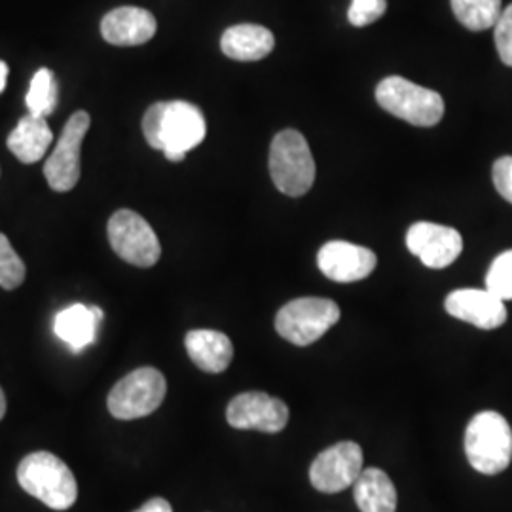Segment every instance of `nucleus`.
I'll return each mask as SVG.
<instances>
[{
    "label": "nucleus",
    "instance_id": "obj_10",
    "mask_svg": "<svg viewBox=\"0 0 512 512\" xmlns=\"http://www.w3.org/2000/svg\"><path fill=\"white\" fill-rule=\"evenodd\" d=\"M363 450L357 442H338L323 450L311 463L310 480L323 494H338L355 484L363 473Z\"/></svg>",
    "mask_w": 512,
    "mask_h": 512
},
{
    "label": "nucleus",
    "instance_id": "obj_11",
    "mask_svg": "<svg viewBox=\"0 0 512 512\" xmlns=\"http://www.w3.org/2000/svg\"><path fill=\"white\" fill-rule=\"evenodd\" d=\"M226 420L236 429L279 433L289 423V406L264 391H247L230 401Z\"/></svg>",
    "mask_w": 512,
    "mask_h": 512
},
{
    "label": "nucleus",
    "instance_id": "obj_15",
    "mask_svg": "<svg viewBox=\"0 0 512 512\" xmlns=\"http://www.w3.org/2000/svg\"><path fill=\"white\" fill-rule=\"evenodd\" d=\"M156 18L137 6H120L110 10L101 21V35L112 46H141L156 35Z\"/></svg>",
    "mask_w": 512,
    "mask_h": 512
},
{
    "label": "nucleus",
    "instance_id": "obj_26",
    "mask_svg": "<svg viewBox=\"0 0 512 512\" xmlns=\"http://www.w3.org/2000/svg\"><path fill=\"white\" fill-rule=\"evenodd\" d=\"M495 46L501 61L512 67V4L503 10L495 23Z\"/></svg>",
    "mask_w": 512,
    "mask_h": 512
},
{
    "label": "nucleus",
    "instance_id": "obj_17",
    "mask_svg": "<svg viewBox=\"0 0 512 512\" xmlns=\"http://www.w3.org/2000/svg\"><path fill=\"white\" fill-rule=\"evenodd\" d=\"M105 313L97 306L73 304L57 313L55 317V334L73 351H82L93 344L99 325L103 323Z\"/></svg>",
    "mask_w": 512,
    "mask_h": 512
},
{
    "label": "nucleus",
    "instance_id": "obj_6",
    "mask_svg": "<svg viewBox=\"0 0 512 512\" xmlns=\"http://www.w3.org/2000/svg\"><path fill=\"white\" fill-rule=\"evenodd\" d=\"M340 321V308L329 298H296L275 315L279 336L294 346H311Z\"/></svg>",
    "mask_w": 512,
    "mask_h": 512
},
{
    "label": "nucleus",
    "instance_id": "obj_1",
    "mask_svg": "<svg viewBox=\"0 0 512 512\" xmlns=\"http://www.w3.org/2000/svg\"><path fill=\"white\" fill-rule=\"evenodd\" d=\"M143 135L154 150H162L169 162H183L200 147L207 135L202 110L186 101H160L143 116Z\"/></svg>",
    "mask_w": 512,
    "mask_h": 512
},
{
    "label": "nucleus",
    "instance_id": "obj_4",
    "mask_svg": "<svg viewBox=\"0 0 512 512\" xmlns=\"http://www.w3.org/2000/svg\"><path fill=\"white\" fill-rule=\"evenodd\" d=\"M270 175L277 190L298 198L315 183V160L310 145L296 129L279 131L270 147Z\"/></svg>",
    "mask_w": 512,
    "mask_h": 512
},
{
    "label": "nucleus",
    "instance_id": "obj_27",
    "mask_svg": "<svg viewBox=\"0 0 512 512\" xmlns=\"http://www.w3.org/2000/svg\"><path fill=\"white\" fill-rule=\"evenodd\" d=\"M495 188L497 192L512 203V156H503L499 158L492 169Z\"/></svg>",
    "mask_w": 512,
    "mask_h": 512
},
{
    "label": "nucleus",
    "instance_id": "obj_22",
    "mask_svg": "<svg viewBox=\"0 0 512 512\" xmlns=\"http://www.w3.org/2000/svg\"><path fill=\"white\" fill-rule=\"evenodd\" d=\"M57 101H59V84H57L55 74L46 67L38 69L31 80L27 97H25L27 109L31 114L46 118L54 112Z\"/></svg>",
    "mask_w": 512,
    "mask_h": 512
},
{
    "label": "nucleus",
    "instance_id": "obj_7",
    "mask_svg": "<svg viewBox=\"0 0 512 512\" xmlns=\"http://www.w3.org/2000/svg\"><path fill=\"white\" fill-rule=\"evenodd\" d=\"M165 393L167 382L164 374L152 366H143L129 372L112 387L107 406L116 420H139L162 406Z\"/></svg>",
    "mask_w": 512,
    "mask_h": 512
},
{
    "label": "nucleus",
    "instance_id": "obj_14",
    "mask_svg": "<svg viewBox=\"0 0 512 512\" xmlns=\"http://www.w3.org/2000/svg\"><path fill=\"white\" fill-rule=\"evenodd\" d=\"M446 311L459 321L471 323L478 329H499L507 321V308L501 298L488 289H459L446 296Z\"/></svg>",
    "mask_w": 512,
    "mask_h": 512
},
{
    "label": "nucleus",
    "instance_id": "obj_3",
    "mask_svg": "<svg viewBox=\"0 0 512 512\" xmlns=\"http://www.w3.org/2000/svg\"><path fill=\"white\" fill-rule=\"evenodd\" d=\"M465 454L482 475L503 473L512 461V429L497 412H480L465 431Z\"/></svg>",
    "mask_w": 512,
    "mask_h": 512
},
{
    "label": "nucleus",
    "instance_id": "obj_25",
    "mask_svg": "<svg viewBox=\"0 0 512 512\" xmlns=\"http://www.w3.org/2000/svg\"><path fill=\"white\" fill-rule=\"evenodd\" d=\"M387 10V0H353L348 19L355 27H366L382 18Z\"/></svg>",
    "mask_w": 512,
    "mask_h": 512
},
{
    "label": "nucleus",
    "instance_id": "obj_23",
    "mask_svg": "<svg viewBox=\"0 0 512 512\" xmlns=\"http://www.w3.org/2000/svg\"><path fill=\"white\" fill-rule=\"evenodd\" d=\"M25 262L14 251L8 238L0 232V287L6 291H14L25 281Z\"/></svg>",
    "mask_w": 512,
    "mask_h": 512
},
{
    "label": "nucleus",
    "instance_id": "obj_2",
    "mask_svg": "<svg viewBox=\"0 0 512 512\" xmlns=\"http://www.w3.org/2000/svg\"><path fill=\"white\" fill-rule=\"evenodd\" d=\"M18 482L27 494L54 511L71 509L78 497L73 471L50 452H35L23 459L18 467Z\"/></svg>",
    "mask_w": 512,
    "mask_h": 512
},
{
    "label": "nucleus",
    "instance_id": "obj_5",
    "mask_svg": "<svg viewBox=\"0 0 512 512\" xmlns=\"http://www.w3.org/2000/svg\"><path fill=\"white\" fill-rule=\"evenodd\" d=\"M376 101L389 114L418 128L437 126L444 116V99L440 93L421 88L401 76L382 80L376 88Z\"/></svg>",
    "mask_w": 512,
    "mask_h": 512
},
{
    "label": "nucleus",
    "instance_id": "obj_30",
    "mask_svg": "<svg viewBox=\"0 0 512 512\" xmlns=\"http://www.w3.org/2000/svg\"><path fill=\"white\" fill-rule=\"evenodd\" d=\"M4 414H6V397H4V391L0 389V420L4 418Z\"/></svg>",
    "mask_w": 512,
    "mask_h": 512
},
{
    "label": "nucleus",
    "instance_id": "obj_13",
    "mask_svg": "<svg viewBox=\"0 0 512 512\" xmlns=\"http://www.w3.org/2000/svg\"><path fill=\"white\" fill-rule=\"evenodd\" d=\"M319 270L336 283H355L376 270V255L349 241H329L317 255Z\"/></svg>",
    "mask_w": 512,
    "mask_h": 512
},
{
    "label": "nucleus",
    "instance_id": "obj_20",
    "mask_svg": "<svg viewBox=\"0 0 512 512\" xmlns=\"http://www.w3.org/2000/svg\"><path fill=\"white\" fill-rule=\"evenodd\" d=\"M353 495L361 512L397 511V490L382 469H363L353 484Z\"/></svg>",
    "mask_w": 512,
    "mask_h": 512
},
{
    "label": "nucleus",
    "instance_id": "obj_12",
    "mask_svg": "<svg viewBox=\"0 0 512 512\" xmlns=\"http://www.w3.org/2000/svg\"><path fill=\"white\" fill-rule=\"evenodd\" d=\"M406 247L427 268L442 270L458 260L463 239L456 228L435 222H416L406 234Z\"/></svg>",
    "mask_w": 512,
    "mask_h": 512
},
{
    "label": "nucleus",
    "instance_id": "obj_9",
    "mask_svg": "<svg viewBox=\"0 0 512 512\" xmlns=\"http://www.w3.org/2000/svg\"><path fill=\"white\" fill-rule=\"evenodd\" d=\"M90 126L92 118L86 110H76L67 120L52 156L44 164V177L55 192H69L80 181V154Z\"/></svg>",
    "mask_w": 512,
    "mask_h": 512
},
{
    "label": "nucleus",
    "instance_id": "obj_18",
    "mask_svg": "<svg viewBox=\"0 0 512 512\" xmlns=\"http://www.w3.org/2000/svg\"><path fill=\"white\" fill-rule=\"evenodd\" d=\"M274 46L272 31L253 23L234 25L220 38L222 54L234 61H260L272 54Z\"/></svg>",
    "mask_w": 512,
    "mask_h": 512
},
{
    "label": "nucleus",
    "instance_id": "obj_8",
    "mask_svg": "<svg viewBox=\"0 0 512 512\" xmlns=\"http://www.w3.org/2000/svg\"><path fill=\"white\" fill-rule=\"evenodd\" d=\"M112 251L131 266L152 268L160 256L162 245L147 220L131 209L116 211L107 226Z\"/></svg>",
    "mask_w": 512,
    "mask_h": 512
},
{
    "label": "nucleus",
    "instance_id": "obj_19",
    "mask_svg": "<svg viewBox=\"0 0 512 512\" xmlns=\"http://www.w3.org/2000/svg\"><path fill=\"white\" fill-rule=\"evenodd\" d=\"M52 141L54 133L46 118L29 112L19 120L18 126L12 129L6 145L21 164H37L48 152Z\"/></svg>",
    "mask_w": 512,
    "mask_h": 512
},
{
    "label": "nucleus",
    "instance_id": "obj_29",
    "mask_svg": "<svg viewBox=\"0 0 512 512\" xmlns=\"http://www.w3.org/2000/svg\"><path fill=\"white\" fill-rule=\"evenodd\" d=\"M8 73H10V69H8L6 61H2V59H0V93L6 90V84H8Z\"/></svg>",
    "mask_w": 512,
    "mask_h": 512
},
{
    "label": "nucleus",
    "instance_id": "obj_16",
    "mask_svg": "<svg viewBox=\"0 0 512 512\" xmlns=\"http://www.w3.org/2000/svg\"><path fill=\"white\" fill-rule=\"evenodd\" d=\"M184 346L192 363L209 374L224 372L234 359L232 340L219 330H190L184 338Z\"/></svg>",
    "mask_w": 512,
    "mask_h": 512
},
{
    "label": "nucleus",
    "instance_id": "obj_28",
    "mask_svg": "<svg viewBox=\"0 0 512 512\" xmlns=\"http://www.w3.org/2000/svg\"><path fill=\"white\" fill-rule=\"evenodd\" d=\"M135 512H173V509L164 497H152L141 509H137Z\"/></svg>",
    "mask_w": 512,
    "mask_h": 512
},
{
    "label": "nucleus",
    "instance_id": "obj_24",
    "mask_svg": "<svg viewBox=\"0 0 512 512\" xmlns=\"http://www.w3.org/2000/svg\"><path fill=\"white\" fill-rule=\"evenodd\" d=\"M486 289L497 298L512 300V249L495 258L486 275Z\"/></svg>",
    "mask_w": 512,
    "mask_h": 512
},
{
    "label": "nucleus",
    "instance_id": "obj_21",
    "mask_svg": "<svg viewBox=\"0 0 512 512\" xmlns=\"http://www.w3.org/2000/svg\"><path fill=\"white\" fill-rule=\"evenodd\" d=\"M454 16L469 31H486L495 27L503 14L501 0H452Z\"/></svg>",
    "mask_w": 512,
    "mask_h": 512
}]
</instances>
